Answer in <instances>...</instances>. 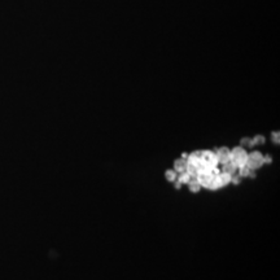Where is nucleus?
<instances>
[{
	"label": "nucleus",
	"instance_id": "obj_1",
	"mask_svg": "<svg viewBox=\"0 0 280 280\" xmlns=\"http://www.w3.org/2000/svg\"><path fill=\"white\" fill-rule=\"evenodd\" d=\"M197 182L200 183V186L205 187L208 189H216L221 188V182H219V175H214L211 173H208V174H200L197 175Z\"/></svg>",
	"mask_w": 280,
	"mask_h": 280
},
{
	"label": "nucleus",
	"instance_id": "obj_2",
	"mask_svg": "<svg viewBox=\"0 0 280 280\" xmlns=\"http://www.w3.org/2000/svg\"><path fill=\"white\" fill-rule=\"evenodd\" d=\"M248 153L243 147L233 148L232 152H230V160L236 165L238 167H242L247 165Z\"/></svg>",
	"mask_w": 280,
	"mask_h": 280
},
{
	"label": "nucleus",
	"instance_id": "obj_3",
	"mask_svg": "<svg viewBox=\"0 0 280 280\" xmlns=\"http://www.w3.org/2000/svg\"><path fill=\"white\" fill-rule=\"evenodd\" d=\"M264 164H265L264 156H262L260 152H253V153H250V155H248L247 167L249 170L260 169V167H261Z\"/></svg>",
	"mask_w": 280,
	"mask_h": 280
},
{
	"label": "nucleus",
	"instance_id": "obj_4",
	"mask_svg": "<svg viewBox=\"0 0 280 280\" xmlns=\"http://www.w3.org/2000/svg\"><path fill=\"white\" fill-rule=\"evenodd\" d=\"M201 160L205 162L206 165H209L210 167H216L219 164L218 158H217L216 153L210 152V150H204L203 155H201Z\"/></svg>",
	"mask_w": 280,
	"mask_h": 280
},
{
	"label": "nucleus",
	"instance_id": "obj_5",
	"mask_svg": "<svg viewBox=\"0 0 280 280\" xmlns=\"http://www.w3.org/2000/svg\"><path fill=\"white\" fill-rule=\"evenodd\" d=\"M216 155L217 158H218V162H221V164H226V162L230 161V150H228V148H219Z\"/></svg>",
	"mask_w": 280,
	"mask_h": 280
},
{
	"label": "nucleus",
	"instance_id": "obj_6",
	"mask_svg": "<svg viewBox=\"0 0 280 280\" xmlns=\"http://www.w3.org/2000/svg\"><path fill=\"white\" fill-rule=\"evenodd\" d=\"M186 166H187L186 158H179V160H177V161L174 162V171H178V173L186 171Z\"/></svg>",
	"mask_w": 280,
	"mask_h": 280
},
{
	"label": "nucleus",
	"instance_id": "obj_7",
	"mask_svg": "<svg viewBox=\"0 0 280 280\" xmlns=\"http://www.w3.org/2000/svg\"><path fill=\"white\" fill-rule=\"evenodd\" d=\"M236 170H238V166H236L231 160L228 162H226V164H223V173H227V174L230 175H235Z\"/></svg>",
	"mask_w": 280,
	"mask_h": 280
},
{
	"label": "nucleus",
	"instance_id": "obj_8",
	"mask_svg": "<svg viewBox=\"0 0 280 280\" xmlns=\"http://www.w3.org/2000/svg\"><path fill=\"white\" fill-rule=\"evenodd\" d=\"M231 177H232V175H230V174H227V173H221V174H219V182H221V186L222 187H225V186H227L228 183H231Z\"/></svg>",
	"mask_w": 280,
	"mask_h": 280
},
{
	"label": "nucleus",
	"instance_id": "obj_9",
	"mask_svg": "<svg viewBox=\"0 0 280 280\" xmlns=\"http://www.w3.org/2000/svg\"><path fill=\"white\" fill-rule=\"evenodd\" d=\"M188 184H189V191L195 192V193H196V192H199L200 189H201V186H200V183L197 182L196 178H191V181H189Z\"/></svg>",
	"mask_w": 280,
	"mask_h": 280
},
{
	"label": "nucleus",
	"instance_id": "obj_10",
	"mask_svg": "<svg viewBox=\"0 0 280 280\" xmlns=\"http://www.w3.org/2000/svg\"><path fill=\"white\" fill-rule=\"evenodd\" d=\"M178 181L181 182L182 184H183V183L188 184L189 181H191V175H189L188 173H186V171L179 173V178H178Z\"/></svg>",
	"mask_w": 280,
	"mask_h": 280
},
{
	"label": "nucleus",
	"instance_id": "obj_11",
	"mask_svg": "<svg viewBox=\"0 0 280 280\" xmlns=\"http://www.w3.org/2000/svg\"><path fill=\"white\" fill-rule=\"evenodd\" d=\"M165 177H166V181L169 182L177 181V174H175L174 170H167V171L165 173Z\"/></svg>",
	"mask_w": 280,
	"mask_h": 280
},
{
	"label": "nucleus",
	"instance_id": "obj_12",
	"mask_svg": "<svg viewBox=\"0 0 280 280\" xmlns=\"http://www.w3.org/2000/svg\"><path fill=\"white\" fill-rule=\"evenodd\" d=\"M238 170L240 171V177H248V174H249V171H250V170L247 167V165H245V166H242V167H238Z\"/></svg>",
	"mask_w": 280,
	"mask_h": 280
},
{
	"label": "nucleus",
	"instance_id": "obj_13",
	"mask_svg": "<svg viewBox=\"0 0 280 280\" xmlns=\"http://www.w3.org/2000/svg\"><path fill=\"white\" fill-rule=\"evenodd\" d=\"M253 142H254V144H264V143L266 142V140H265L264 136L258 135V136H255L254 139H253Z\"/></svg>",
	"mask_w": 280,
	"mask_h": 280
},
{
	"label": "nucleus",
	"instance_id": "obj_14",
	"mask_svg": "<svg viewBox=\"0 0 280 280\" xmlns=\"http://www.w3.org/2000/svg\"><path fill=\"white\" fill-rule=\"evenodd\" d=\"M272 142L276 143V144H279V142H280L279 133H272Z\"/></svg>",
	"mask_w": 280,
	"mask_h": 280
},
{
	"label": "nucleus",
	"instance_id": "obj_15",
	"mask_svg": "<svg viewBox=\"0 0 280 280\" xmlns=\"http://www.w3.org/2000/svg\"><path fill=\"white\" fill-rule=\"evenodd\" d=\"M231 182H232L233 184H239L240 183V177H231Z\"/></svg>",
	"mask_w": 280,
	"mask_h": 280
},
{
	"label": "nucleus",
	"instance_id": "obj_16",
	"mask_svg": "<svg viewBox=\"0 0 280 280\" xmlns=\"http://www.w3.org/2000/svg\"><path fill=\"white\" fill-rule=\"evenodd\" d=\"M264 162H266V164H271L272 162L271 156H266V157H264Z\"/></svg>",
	"mask_w": 280,
	"mask_h": 280
},
{
	"label": "nucleus",
	"instance_id": "obj_17",
	"mask_svg": "<svg viewBox=\"0 0 280 280\" xmlns=\"http://www.w3.org/2000/svg\"><path fill=\"white\" fill-rule=\"evenodd\" d=\"M181 187H182V183H181V182H179V181L175 182V188L179 189V188H181Z\"/></svg>",
	"mask_w": 280,
	"mask_h": 280
},
{
	"label": "nucleus",
	"instance_id": "obj_18",
	"mask_svg": "<svg viewBox=\"0 0 280 280\" xmlns=\"http://www.w3.org/2000/svg\"><path fill=\"white\" fill-rule=\"evenodd\" d=\"M187 156H188L187 153H183V155H182V158H187Z\"/></svg>",
	"mask_w": 280,
	"mask_h": 280
}]
</instances>
